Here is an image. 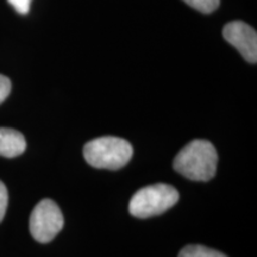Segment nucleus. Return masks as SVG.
I'll list each match as a JSON object with an SVG mask.
<instances>
[{
	"label": "nucleus",
	"instance_id": "nucleus-1",
	"mask_svg": "<svg viewBox=\"0 0 257 257\" xmlns=\"http://www.w3.org/2000/svg\"><path fill=\"white\" fill-rule=\"evenodd\" d=\"M218 154L210 141L194 140L175 156L173 167L176 172L193 181H208L216 175Z\"/></svg>",
	"mask_w": 257,
	"mask_h": 257
},
{
	"label": "nucleus",
	"instance_id": "nucleus-2",
	"mask_svg": "<svg viewBox=\"0 0 257 257\" xmlns=\"http://www.w3.org/2000/svg\"><path fill=\"white\" fill-rule=\"evenodd\" d=\"M134 154L126 140L114 136L98 137L83 147V156L88 165L99 169L118 170L126 166Z\"/></svg>",
	"mask_w": 257,
	"mask_h": 257
},
{
	"label": "nucleus",
	"instance_id": "nucleus-3",
	"mask_svg": "<svg viewBox=\"0 0 257 257\" xmlns=\"http://www.w3.org/2000/svg\"><path fill=\"white\" fill-rule=\"evenodd\" d=\"M179 201V192L173 186L155 184L137 191L128 202L131 216L146 219L165 213Z\"/></svg>",
	"mask_w": 257,
	"mask_h": 257
},
{
	"label": "nucleus",
	"instance_id": "nucleus-4",
	"mask_svg": "<svg viewBox=\"0 0 257 257\" xmlns=\"http://www.w3.org/2000/svg\"><path fill=\"white\" fill-rule=\"evenodd\" d=\"M63 225V214L56 202L50 199H43L31 212L29 229L35 240L46 244L55 238Z\"/></svg>",
	"mask_w": 257,
	"mask_h": 257
},
{
	"label": "nucleus",
	"instance_id": "nucleus-5",
	"mask_svg": "<svg viewBox=\"0 0 257 257\" xmlns=\"http://www.w3.org/2000/svg\"><path fill=\"white\" fill-rule=\"evenodd\" d=\"M223 36L250 63L257 62V34L244 22H231L223 29Z\"/></svg>",
	"mask_w": 257,
	"mask_h": 257
},
{
	"label": "nucleus",
	"instance_id": "nucleus-6",
	"mask_svg": "<svg viewBox=\"0 0 257 257\" xmlns=\"http://www.w3.org/2000/svg\"><path fill=\"white\" fill-rule=\"evenodd\" d=\"M27 149V141L15 128L0 127V156L12 159L22 155Z\"/></svg>",
	"mask_w": 257,
	"mask_h": 257
},
{
	"label": "nucleus",
	"instance_id": "nucleus-7",
	"mask_svg": "<svg viewBox=\"0 0 257 257\" xmlns=\"http://www.w3.org/2000/svg\"><path fill=\"white\" fill-rule=\"evenodd\" d=\"M179 257H227L217 250L204 245H187L181 250Z\"/></svg>",
	"mask_w": 257,
	"mask_h": 257
},
{
	"label": "nucleus",
	"instance_id": "nucleus-8",
	"mask_svg": "<svg viewBox=\"0 0 257 257\" xmlns=\"http://www.w3.org/2000/svg\"><path fill=\"white\" fill-rule=\"evenodd\" d=\"M184 2L202 14H211L216 11L220 4V0H184Z\"/></svg>",
	"mask_w": 257,
	"mask_h": 257
},
{
	"label": "nucleus",
	"instance_id": "nucleus-9",
	"mask_svg": "<svg viewBox=\"0 0 257 257\" xmlns=\"http://www.w3.org/2000/svg\"><path fill=\"white\" fill-rule=\"evenodd\" d=\"M8 201H9L8 189H6L5 185L0 181V223H2L5 217L6 208H8Z\"/></svg>",
	"mask_w": 257,
	"mask_h": 257
},
{
	"label": "nucleus",
	"instance_id": "nucleus-10",
	"mask_svg": "<svg viewBox=\"0 0 257 257\" xmlns=\"http://www.w3.org/2000/svg\"><path fill=\"white\" fill-rule=\"evenodd\" d=\"M8 2L21 15H27L30 10L31 0H8Z\"/></svg>",
	"mask_w": 257,
	"mask_h": 257
},
{
	"label": "nucleus",
	"instance_id": "nucleus-11",
	"mask_svg": "<svg viewBox=\"0 0 257 257\" xmlns=\"http://www.w3.org/2000/svg\"><path fill=\"white\" fill-rule=\"evenodd\" d=\"M11 92V81L4 75H0V104L5 101Z\"/></svg>",
	"mask_w": 257,
	"mask_h": 257
}]
</instances>
